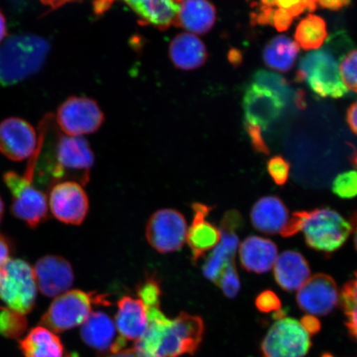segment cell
Wrapping results in <instances>:
<instances>
[{"label": "cell", "instance_id": "1", "mask_svg": "<svg viewBox=\"0 0 357 357\" xmlns=\"http://www.w3.org/2000/svg\"><path fill=\"white\" fill-rule=\"evenodd\" d=\"M147 327L134 350L142 357H180L193 355L202 342V319L182 312L169 319L158 305L145 306Z\"/></svg>", "mask_w": 357, "mask_h": 357}, {"label": "cell", "instance_id": "2", "mask_svg": "<svg viewBox=\"0 0 357 357\" xmlns=\"http://www.w3.org/2000/svg\"><path fill=\"white\" fill-rule=\"evenodd\" d=\"M50 51L46 39L35 34L13 35L0 43V84L13 86L43 68Z\"/></svg>", "mask_w": 357, "mask_h": 357}, {"label": "cell", "instance_id": "3", "mask_svg": "<svg viewBox=\"0 0 357 357\" xmlns=\"http://www.w3.org/2000/svg\"><path fill=\"white\" fill-rule=\"evenodd\" d=\"M38 154L37 149L31 156L24 175L15 172H7L3 176L12 195L13 215L24 221L31 229H36L48 218L47 195L33 185Z\"/></svg>", "mask_w": 357, "mask_h": 357}, {"label": "cell", "instance_id": "4", "mask_svg": "<svg viewBox=\"0 0 357 357\" xmlns=\"http://www.w3.org/2000/svg\"><path fill=\"white\" fill-rule=\"evenodd\" d=\"M53 147V162H47V172L53 185L71 178L82 185L89 181L95 155L82 137L56 133Z\"/></svg>", "mask_w": 357, "mask_h": 357}, {"label": "cell", "instance_id": "5", "mask_svg": "<svg viewBox=\"0 0 357 357\" xmlns=\"http://www.w3.org/2000/svg\"><path fill=\"white\" fill-rule=\"evenodd\" d=\"M357 229V213L347 221L331 208L305 211L301 231L310 248L319 252H333L347 242Z\"/></svg>", "mask_w": 357, "mask_h": 357}, {"label": "cell", "instance_id": "6", "mask_svg": "<svg viewBox=\"0 0 357 357\" xmlns=\"http://www.w3.org/2000/svg\"><path fill=\"white\" fill-rule=\"evenodd\" d=\"M298 82H305L312 91L321 97L339 99L347 95L338 61L329 47L314 51L303 58L296 75Z\"/></svg>", "mask_w": 357, "mask_h": 357}, {"label": "cell", "instance_id": "7", "mask_svg": "<svg viewBox=\"0 0 357 357\" xmlns=\"http://www.w3.org/2000/svg\"><path fill=\"white\" fill-rule=\"evenodd\" d=\"M38 287L33 269L21 259H10L0 267V301L8 307L29 314L37 300Z\"/></svg>", "mask_w": 357, "mask_h": 357}, {"label": "cell", "instance_id": "8", "mask_svg": "<svg viewBox=\"0 0 357 357\" xmlns=\"http://www.w3.org/2000/svg\"><path fill=\"white\" fill-rule=\"evenodd\" d=\"M105 296L95 292L70 290L57 296L45 312L41 324L53 333H63L82 325L92 312L93 305L107 303Z\"/></svg>", "mask_w": 357, "mask_h": 357}, {"label": "cell", "instance_id": "9", "mask_svg": "<svg viewBox=\"0 0 357 357\" xmlns=\"http://www.w3.org/2000/svg\"><path fill=\"white\" fill-rule=\"evenodd\" d=\"M312 346L310 333L301 322L278 316L262 342L263 357H305Z\"/></svg>", "mask_w": 357, "mask_h": 357}, {"label": "cell", "instance_id": "10", "mask_svg": "<svg viewBox=\"0 0 357 357\" xmlns=\"http://www.w3.org/2000/svg\"><path fill=\"white\" fill-rule=\"evenodd\" d=\"M187 231L184 215L176 209L164 208L153 213L147 222L146 238L156 252L171 253L183 248Z\"/></svg>", "mask_w": 357, "mask_h": 357}, {"label": "cell", "instance_id": "11", "mask_svg": "<svg viewBox=\"0 0 357 357\" xmlns=\"http://www.w3.org/2000/svg\"><path fill=\"white\" fill-rule=\"evenodd\" d=\"M96 102L86 97H71L58 109L56 123L66 135L82 137L95 132L104 122Z\"/></svg>", "mask_w": 357, "mask_h": 357}, {"label": "cell", "instance_id": "12", "mask_svg": "<svg viewBox=\"0 0 357 357\" xmlns=\"http://www.w3.org/2000/svg\"><path fill=\"white\" fill-rule=\"evenodd\" d=\"M49 206L58 221L69 225H80L89 209L88 196L82 185L74 181H64L52 187Z\"/></svg>", "mask_w": 357, "mask_h": 357}, {"label": "cell", "instance_id": "13", "mask_svg": "<svg viewBox=\"0 0 357 357\" xmlns=\"http://www.w3.org/2000/svg\"><path fill=\"white\" fill-rule=\"evenodd\" d=\"M243 225V217L239 212L231 211L225 214L220 229V242L213 250L203 266L205 278L214 284L220 279L225 268L230 263L235 262L234 259L239 245L238 236L236 233Z\"/></svg>", "mask_w": 357, "mask_h": 357}, {"label": "cell", "instance_id": "14", "mask_svg": "<svg viewBox=\"0 0 357 357\" xmlns=\"http://www.w3.org/2000/svg\"><path fill=\"white\" fill-rule=\"evenodd\" d=\"M336 282L328 275L317 274L298 289L297 302L301 309L310 315L330 314L339 302Z\"/></svg>", "mask_w": 357, "mask_h": 357}, {"label": "cell", "instance_id": "15", "mask_svg": "<svg viewBox=\"0 0 357 357\" xmlns=\"http://www.w3.org/2000/svg\"><path fill=\"white\" fill-rule=\"evenodd\" d=\"M38 144L37 132L25 120L8 118L0 123V151L13 162L30 158Z\"/></svg>", "mask_w": 357, "mask_h": 357}, {"label": "cell", "instance_id": "16", "mask_svg": "<svg viewBox=\"0 0 357 357\" xmlns=\"http://www.w3.org/2000/svg\"><path fill=\"white\" fill-rule=\"evenodd\" d=\"M33 269L38 289L45 296H59L68 291L74 283L73 266L64 257L45 256L36 262Z\"/></svg>", "mask_w": 357, "mask_h": 357}, {"label": "cell", "instance_id": "17", "mask_svg": "<svg viewBox=\"0 0 357 357\" xmlns=\"http://www.w3.org/2000/svg\"><path fill=\"white\" fill-rule=\"evenodd\" d=\"M284 105L282 100L270 89L252 83L245 89L243 99L245 122L266 130L280 117Z\"/></svg>", "mask_w": 357, "mask_h": 357}, {"label": "cell", "instance_id": "18", "mask_svg": "<svg viewBox=\"0 0 357 357\" xmlns=\"http://www.w3.org/2000/svg\"><path fill=\"white\" fill-rule=\"evenodd\" d=\"M80 336L88 346L99 351L112 354L124 350L127 342L117 335V328L109 315L102 312H93L82 324Z\"/></svg>", "mask_w": 357, "mask_h": 357}, {"label": "cell", "instance_id": "19", "mask_svg": "<svg viewBox=\"0 0 357 357\" xmlns=\"http://www.w3.org/2000/svg\"><path fill=\"white\" fill-rule=\"evenodd\" d=\"M192 208L194 211V218L187 231L186 242L191 250L192 260L196 263L205 257V254L217 247L221 240V231L207 220L212 207L196 203Z\"/></svg>", "mask_w": 357, "mask_h": 357}, {"label": "cell", "instance_id": "20", "mask_svg": "<svg viewBox=\"0 0 357 357\" xmlns=\"http://www.w3.org/2000/svg\"><path fill=\"white\" fill-rule=\"evenodd\" d=\"M115 325L119 337L124 341L137 342L139 340L147 327V315L144 302L139 298L123 297L118 302Z\"/></svg>", "mask_w": 357, "mask_h": 357}, {"label": "cell", "instance_id": "21", "mask_svg": "<svg viewBox=\"0 0 357 357\" xmlns=\"http://www.w3.org/2000/svg\"><path fill=\"white\" fill-rule=\"evenodd\" d=\"M278 249L271 240L252 236L240 245L239 257L243 269L263 274L270 271L278 259Z\"/></svg>", "mask_w": 357, "mask_h": 357}, {"label": "cell", "instance_id": "22", "mask_svg": "<svg viewBox=\"0 0 357 357\" xmlns=\"http://www.w3.org/2000/svg\"><path fill=\"white\" fill-rule=\"evenodd\" d=\"M251 220L254 227L263 234H280L289 220V211L278 197L266 196L254 205Z\"/></svg>", "mask_w": 357, "mask_h": 357}, {"label": "cell", "instance_id": "23", "mask_svg": "<svg viewBox=\"0 0 357 357\" xmlns=\"http://www.w3.org/2000/svg\"><path fill=\"white\" fill-rule=\"evenodd\" d=\"M216 21V10L208 0H182L175 25L191 34L206 33Z\"/></svg>", "mask_w": 357, "mask_h": 357}, {"label": "cell", "instance_id": "24", "mask_svg": "<svg viewBox=\"0 0 357 357\" xmlns=\"http://www.w3.org/2000/svg\"><path fill=\"white\" fill-rule=\"evenodd\" d=\"M274 266L276 282L287 291L300 289L310 278L309 264L300 252H284L276 259Z\"/></svg>", "mask_w": 357, "mask_h": 357}, {"label": "cell", "instance_id": "25", "mask_svg": "<svg viewBox=\"0 0 357 357\" xmlns=\"http://www.w3.org/2000/svg\"><path fill=\"white\" fill-rule=\"evenodd\" d=\"M169 56L178 68L190 70L199 68L207 59V51L202 41L189 33L176 36L169 45Z\"/></svg>", "mask_w": 357, "mask_h": 357}, {"label": "cell", "instance_id": "26", "mask_svg": "<svg viewBox=\"0 0 357 357\" xmlns=\"http://www.w3.org/2000/svg\"><path fill=\"white\" fill-rule=\"evenodd\" d=\"M146 24L167 29L175 24L180 3L177 0H123Z\"/></svg>", "mask_w": 357, "mask_h": 357}, {"label": "cell", "instance_id": "27", "mask_svg": "<svg viewBox=\"0 0 357 357\" xmlns=\"http://www.w3.org/2000/svg\"><path fill=\"white\" fill-rule=\"evenodd\" d=\"M20 347L24 357H63L64 347L59 337L47 328L31 329L20 341Z\"/></svg>", "mask_w": 357, "mask_h": 357}, {"label": "cell", "instance_id": "28", "mask_svg": "<svg viewBox=\"0 0 357 357\" xmlns=\"http://www.w3.org/2000/svg\"><path fill=\"white\" fill-rule=\"evenodd\" d=\"M298 50L300 48L296 43L280 35L266 45L263 52V59L271 68L280 73H287L296 62Z\"/></svg>", "mask_w": 357, "mask_h": 357}, {"label": "cell", "instance_id": "29", "mask_svg": "<svg viewBox=\"0 0 357 357\" xmlns=\"http://www.w3.org/2000/svg\"><path fill=\"white\" fill-rule=\"evenodd\" d=\"M327 36L325 21L319 16L310 15L298 25L296 40L305 50H312L322 47Z\"/></svg>", "mask_w": 357, "mask_h": 357}, {"label": "cell", "instance_id": "30", "mask_svg": "<svg viewBox=\"0 0 357 357\" xmlns=\"http://www.w3.org/2000/svg\"><path fill=\"white\" fill-rule=\"evenodd\" d=\"M252 83L270 89L278 96L284 104L294 100L296 93L289 87L287 79L278 74L268 73L263 70H258L253 75Z\"/></svg>", "mask_w": 357, "mask_h": 357}, {"label": "cell", "instance_id": "31", "mask_svg": "<svg viewBox=\"0 0 357 357\" xmlns=\"http://www.w3.org/2000/svg\"><path fill=\"white\" fill-rule=\"evenodd\" d=\"M28 327L25 315L10 309L0 307V334L4 337L17 339L22 336Z\"/></svg>", "mask_w": 357, "mask_h": 357}, {"label": "cell", "instance_id": "32", "mask_svg": "<svg viewBox=\"0 0 357 357\" xmlns=\"http://www.w3.org/2000/svg\"><path fill=\"white\" fill-rule=\"evenodd\" d=\"M340 298L347 319V327L352 336L357 338V271L355 279L343 287Z\"/></svg>", "mask_w": 357, "mask_h": 357}, {"label": "cell", "instance_id": "33", "mask_svg": "<svg viewBox=\"0 0 357 357\" xmlns=\"http://www.w3.org/2000/svg\"><path fill=\"white\" fill-rule=\"evenodd\" d=\"M333 191L341 199H354L357 196V172L349 171L339 174L335 178Z\"/></svg>", "mask_w": 357, "mask_h": 357}, {"label": "cell", "instance_id": "34", "mask_svg": "<svg viewBox=\"0 0 357 357\" xmlns=\"http://www.w3.org/2000/svg\"><path fill=\"white\" fill-rule=\"evenodd\" d=\"M227 298H234L240 291L241 283L235 262L230 263L222 271L215 284Z\"/></svg>", "mask_w": 357, "mask_h": 357}, {"label": "cell", "instance_id": "35", "mask_svg": "<svg viewBox=\"0 0 357 357\" xmlns=\"http://www.w3.org/2000/svg\"><path fill=\"white\" fill-rule=\"evenodd\" d=\"M339 70L347 89L357 93V50L350 52L342 58Z\"/></svg>", "mask_w": 357, "mask_h": 357}, {"label": "cell", "instance_id": "36", "mask_svg": "<svg viewBox=\"0 0 357 357\" xmlns=\"http://www.w3.org/2000/svg\"><path fill=\"white\" fill-rule=\"evenodd\" d=\"M267 169L276 185L283 186L289 176L290 165L280 155L273 156L267 163Z\"/></svg>", "mask_w": 357, "mask_h": 357}, {"label": "cell", "instance_id": "37", "mask_svg": "<svg viewBox=\"0 0 357 357\" xmlns=\"http://www.w3.org/2000/svg\"><path fill=\"white\" fill-rule=\"evenodd\" d=\"M256 305L263 312H278L281 307V302L273 291L265 290L257 296Z\"/></svg>", "mask_w": 357, "mask_h": 357}, {"label": "cell", "instance_id": "38", "mask_svg": "<svg viewBox=\"0 0 357 357\" xmlns=\"http://www.w3.org/2000/svg\"><path fill=\"white\" fill-rule=\"evenodd\" d=\"M245 129L248 134L250 139H251L254 150L257 151V153L266 155L270 154V150L268 149L264 138L261 135V128L257 126V125L245 122Z\"/></svg>", "mask_w": 357, "mask_h": 357}, {"label": "cell", "instance_id": "39", "mask_svg": "<svg viewBox=\"0 0 357 357\" xmlns=\"http://www.w3.org/2000/svg\"><path fill=\"white\" fill-rule=\"evenodd\" d=\"M44 6L50 7L52 10L61 7L64 4L75 1V0H40ZM114 0H95V8L98 13H102L108 10Z\"/></svg>", "mask_w": 357, "mask_h": 357}, {"label": "cell", "instance_id": "40", "mask_svg": "<svg viewBox=\"0 0 357 357\" xmlns=\"http://www.w3.org/2000/svg\"><path fill=\"white\" fill-rule=\"evenodd\" d=\"M293 22V17L289 15L287 10L279 8L275 11L273 25L279 32H284L289 29Z\"/></svg>", "mask_w": 357, "mask_h": 357}, {"label": "cell", "instance_id": "41", "mask_svg": "<svg viewBox=\"0 0 357 357\" xmlns=\"http://www.w3.org/2000/svg\"><path fill=\"white\" fill-rule=\"evenodd\" d=\"M274 15L273 8L263 6L257 15L253 13L252 21H256L257 24L261 25H273Z\"/></svg>", "mask_w": 357, "mask_h": 357}, {"label": "cell", "instance_id": "42", "mask_svg": "<svg viewBox=\"0 0 357 357\" xmlns=\"http://www.w3.org/2000/svg\"><path fill=\"white\" fill-rule=\"evenodd\" d=\"M11 245L6 236L0 234V267L10 259Z\"/></svg>", "mask_w": 357, "mask_h": 357}, {"label": "cell", "instance_id": "43", "mask_svg": "<svg viewBox=\"0 0 357 357\" xmlns=\"http://www.w3.org/2000/svg\"><path fill=\"white\" fill-rule=\"evenodd\" d=\"M303 328L310 334H314L319 331L320 323L318 319L312 315H307L303 317L301 321Z\"/></svg>", "mask_w": 357, "mask_h": 357}, {"label": "cell", "instance_id": "44", "mask_svg": "<svg viewBox=\"0 0 357 357\" xmlns=\"http://www.w3.org/2000/svg\"><path fill=\"white\" fill-rule=\"evenodd\" d=\"M321 6L332 10H339L349 6L351 0H319Z\"/></svg>", "mask_w": 357, "mask_h": 357}, {"label": "cell", "instance_id": "45", "mask_svg": "<svg viewBox=\"0 0 357 357\" xmlns=\"http://www.w3.org/2000/svg\"><path fill=\"white\" fill-rule=\"evenodd\" d=\"M347 119L351 131L357 135V101L348 109Z\"/></svg>", "mask_w": 357, "mask_h": 357}, {"label": "cell", "instance_id": "46", "mask_svg": "<svg viewBox=\"0 0 357 357\" xmlns=\"http://www.w3.org/2000/svg\"><path fill=\"white\" fill-rule=\"evenodd\" d=\"M294 102H296L298 109H303L306 107V102L305 99V92L298 89L294 96Z\"/></svg>", "mask_w": 357, "mask_h": 357}, {"label": "cell", "instance_id": "47", "mask_svg": "<svg viewBox=\"0 0 357 357\" xmlns=\"http://www.w3.org/2000/svg\"><path fill=\"white\" fill-rule=\"evenodd\" d=\"M301 1L302 0H276V6H278L280 8L288 10L289 8L297 6Z\"/></svg>", "mask_w": 357, "mask_h": 357}, {"label": "cell", "instance_id": "48", "mask_svg": "<svg viewBox=\"0 0 357 357\" xmlns=\"http://www.w3.org/2000/svg\"><path fill=\"white\" fill-rule=\"evenodd\" d=\"M106 357H142L140 355H138L135 350L134 349H124L121 351L118 352V354H113L107 356Z\"/></svg>", "mask_w": 357, "mask_h": 357}, {"label": "cell", "instance_id": "49", "mask_svg": "<svg viewBox=\"0 0 357 357\" xmlns=\"http://www.w3.org/2000/svg\"><path fill=\"white\" fill-rule=\"evenodd\" d=\"M7 34V24L6 17L3 16V13L0 11V43L3 41L4 38Z\"/></svg>", "mask_w": 357, "mask_h": 357}, {"label": "cell", "instance_id": "50", "mask_svg": "<svg viewBox=\"0 0 357 357\" xmlns=\"http://www.w3.org/2000/svg\"><path fill=\"white\" fill-rule=\"evenodd\" d=\"M229 60L234 65L238 66L243 61V56L238 50L233 49L229 54Z\"/></svg>", "mask_w": 357, "mask_h": 357}, {"label": "cell", "instance_id": "51", "mask_svg": "<svg viewBox=\"0 0 357 357\" xmlns=\"http://www.w3.org/2000/svg\"><path fill=\"white\" fill-rule=\"evenodd\" d=\"M305 10V4L301 1L300 3L297 4L296 6H293L291 8H288L287 12L289 13L291 17H296L300 15Z\"/></svg>", "mask_w": 357, "mask_h": 357}, {"label": "cell", "instance_id": "52", "mask_svg": "<svg viewBox=\"0 0 357 357\" xmlns=\"http://www.w3.org/2000/svg\"><path fill=\"white\" fill-rule=\"evenodd\" d=\"M319 0H302L303 3L305 4V10L310 12H314L316 10V3Z\"/></svg>", "mask_w": 357, "mask_h": 357}, {"label": "cell", "instance_id": "53", "mask_svg": "<svg viewBox=\"0 0 357 357\" xmlns=\"http://www.w3.org/2000/svg\"><path fill=\"white\" fill-rule=\"evenodd\" d=\"M352 149H354V151H352L350 160L352 167H354L356 169V171L357 172V149H355L354 146H352Z\"/></svg>", "mask_w": 357, "mask_h": 357}, {"label": "cell", "instance_id": "54", "mask_svg": "<svg viewBox=\"0 0 357 357\" xmlns=\"http://www.w3.org/2000/svg\"><path fill=\"white\" fill-rule=\"evenodd\" d=\"M263 6L272 8L276 6V0H261Z\"/></svg>", "mask_w": 357, "mask_h": 357}, {"label": "cell", "instance_id": "55", "mask_svg": "<svg viewBox=\"0 0 357 357\" xmlns=\"http://www.w3.org/2000/svg\"><path fill=\"white\" fill-rule=\"evenodd\" d=\"M4 214V204L3 199L0 197V223H1Z\"/></svg>", "mask_w": 357, "mask_h": 357}, {"label": "cell", "instance_id": "56", "mask_svg": "<svg viewBox=\"0 0 357 357\" xmlns=\"http://www.w3.org/2000/svg\"><path fill=\"white\" fill-rule=\"evenodd\" d=\"M356 231V235H355V247L357 250V229L355 230Z\"/></svg>", "mask_w": 357, "mask_h": 357}, {"label": "cell", "instance_id": "57", "mask_svg": "<svg viewBox=\"0 0 357 357\" xmlns=\"http://www.w3.org/2000/svg\"><path fill=\"white\" fill-rule=\"evenodd\" d=\"M322 357H335V356H333L332 354H326L323 355Z\"/></svg>", "mask_w": 357, "mask_h": 357}, {"label": "cell", "instance_id": "58", "mask_svg": "<svg viewBox=\"0 0 357 357\" xmlns=\"http://www.w3.org/2000/svg\"><path fill=\"white\" fill-rule=\"evenodd\" d=\"M68 357H77V356H75V354H71L70 356H69Z\"/></svg>", "mask_w": 357, "mask_h": 357}, {"label": "cell", "instance_id": "59", "mask_svg": "<svg viewBox=\"0 0 357 357\" xmlns=\"http://www.w3.org/2000/svg\"><path fill=\"white\" fill-rule=\"evenodd\" d=\"M177 1H178V3H181V2L182 1V0H177Z\"/></svg>", "mask_w": 357, "mask_h": 357}]
</instances>
